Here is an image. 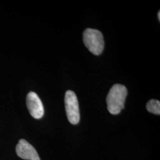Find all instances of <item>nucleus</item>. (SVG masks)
<instances>
[{"label":"nucleus","mask_w":160,"mask_h":160,"mask_svg":"<svg viewBox=\"0 0 160 160\" xmlns=\"http://www.w3.org/2000/svg\"><path fill=\"white\" fill-rule=\"evenodd\" d=\"M127 94V88L123 85L116 84L110 88L107 96L106 102L108 109L111 114H119L124 109Z\"/></svg>","instance_id":"1"},{"label":"nucleus","mask_w":160,"mask_h":160,"mask_svg":"<svg viewBox=\"0 0 160 160\" xmlns=\"http://www.w3.org/2000/svg\"><path fill=\"white\" fill-rule=\"evenodd\" d=\"M83 42L86 48L95 55H100L104 50L103 34L98 30L86 29L83 33Z\"/></svg>","instance_id":"2"},{"label":"nucleus","mask_w":160,"mask_h":160,"mask_svg":"<svg viewBox=\"0 0 160 160\" xmlns=\"http://www.w3.org/2000/svg\"><path fill=\"white\" fill-rule=\"evenodd\" d=\"M65 105L66 113L69 122L72 125H77L80 120L79 105L74 92L68 90L65 96Z\"/></svg>","instance_id":"3"},{"label":"nucleus","mask_w":160,"mask_h":160,"mask_svg":"<svg viewBox=\"0 0 160 160\" xmlns=\"http://www.w3.org/2000/svg\"><path fill=\"white\" fill-rule=\"evenodd\" d=\"M26 104L29 112L34 119H40L44 114V108L42 102L38 94L34 92H30L27 95Z\"/></svg>","instance_id":"4"},{"label":"nucleus","mask_w":160,"mask_h":160,"mask_svg":"<svg viewBox=\"0 0 160 160\" xmlns=\"http://www.w3.org/2000/svg\"><path fill=\"white\" fill-rule=\"evenodd\" d=\"M17 155L26 160H40L34 147L24 139H20L16 148Z\"/></svg>","instance_id":"5"},{"label":"nucleus","mask_w":160,"mask_h":160,"mask_svg":"<svg viewBox=\"0 0 160 160\" xmlns=\"http://www.w3.org/2000/svg\"><path fill=\"white\" fill-rule=\"evenodd\" d=\"M147 109L149 112L154 114H160V102L157 100H151L147 104Z\"/></svg>","instance_id":"6"},{"label":"nucleus","mask_w":160,"mask_h":160,"mask_svg":"<svg viewBox=\"0 0 160 160\" xmlns=\"http://www.w3.org/2000/svg\"><path fill=\"white\" fill-rule=\"evenodd\" d=\"M158 20H160V12H158Z\"/></svg>","instance_id":"7"}]
</instances>
